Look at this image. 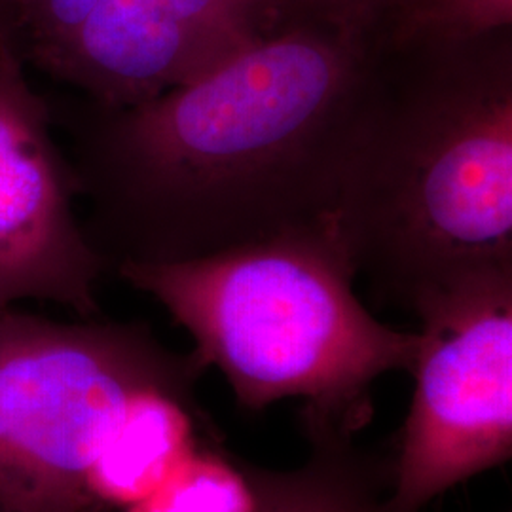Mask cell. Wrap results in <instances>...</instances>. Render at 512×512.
<instances>
[{
  "label": "cell",
  "mask_w": 512,
  "mask_h": 512,
  "mask_svg": "<svg viewBox=\"0 0 512 512\" xmlns=\"http://www.w3.org/2000/svg\"><path fill=\"white\" fill-rule=\"evenodd\" d=\"M370 50V35L291 10L253 48L143 103L48 97L107 270L215 255L332 215Z\"/></svg>",
  "instance_id": "cell-1"
},
{
  "label": "cell",
  "mask_w": 512,
  "mask_h": 512,
  "mask_svg": "<svg viewBox=\"0 0 512 512\" xmlns=\"http://www.w3.org/2000/svg\"><path fill=\"white\" fill-rule=\"evenodd\" d=\"M370 40L334 215L357 274L406 306L440 275L512 260V29Z\"/></svg>",
  "instance_id": "cell-2"
},
{
  "label": "cell",
  "mask_w": 512,
  "mask_h": 512,
  "mask_svg": "<svg viewBox=\"0 0 512 512\" xmlns=\"http://www.w3.org/2000/svg\"><path fill=\"white\" fill-rule=\"evenodd\" d=\"M183 327L194 359L215 366L239 406L304 401L306 435L353 437L372 385L410 370L418 332L393 329L353 291L357 266L336 215L215 255L114 268Z\"/></svg>",
  "instance_id": "cell-3"
},
{
  "label": "cell",
  "mask_w": 512,
  "mask_h": 512,
  "mask_svg": "<svg viewBox=\"0 0 512 512\" xmlns=\"http://www.w3.org/2000/svg\"><path fill=\"white\" fill-rule=\"evenodd\" d=\"M203 370L139 321L0 310V512H93L88 482L129 403Z\"/></svg>",
  "instance_id": "cell-4"
},
{
  "label": "cell",
  "mask_w": 512,
  "mask_h": 512,
  "mask_svg": "<svg viewBox=\"0 0 512 512\" xmlns=\"http://www.w3.org/2000/svg\"><path fill=\"white\" fill-rule=\"evenodd\" d=\"M414 395L389 461L391 507L421 512L512 452V260L440 275L410 294Z\"/></svg>",
  "instance_id": "cell-5"
},
{
  "label": "cell",
  "mask_w": 512,
  "mask_h": 512,
  "mask_svg": "<svg viewBox=\"0 0 512 512\" xmlns=\"http://www.w3.org/2000/svg\"><path fill=\"white\" fill-rule=\"evenodd\" d=\"M54 129L48 97L0 29V310L37 300L90 319L107 264L74 215L78 183Z\"/></svg>",
  "instance_id": "cell-6"
},
{
  "label": "cell",
  "mask_w": 512,
  "mask_h": 512,
  "mask_svg": "<svg viewBox=\"0 0 512 512\" xmlns=\"http://www.w3.org/2000/svg\"><path fill=\"white\" fill-rule=\"evenodd\" d=\"M287 0H101L37 71L105 107L186 86L277 31Z\"/></svg>",
  "instance_id": "cell-7"
},
{
  "label": "cell",
  "mask_w": 512,
  "mask_h": 512,
  "mask_svg": "<svg viewBox=\"0 0 512 512\" xmlns=\"http://www.w3.org/2000/svg\"><path fill=\"white\" fill-rule=\"evenodd\" d=\"M196 385L152 387L129 403L93 467V512H124L158 492L205 440L215 439Z\"/></svg>",
  "instance_id": "cell-8"
},
{
  "label": "cell",
  "mask_w": 512,
  "mask_h": 512,
  "mask_svg": "<svg viewBox=\"0 0 512 512\" xmlns=\"http://www.w3.org/2000/svg\"><path fill=\"white\" fill-rule=\"evenodd\" d=\"M308 439L310 458L296 469L272 471L247 463L253 512H395L389 463L355 448L353 437Z\"/></svg>",
  "instance_id": "cell-9"
},
{
  "label": "cell",
  "mask_w": 512,
  "mask_h": 512,
  "mask_svg": "<svg viewBox=\"0 0 512 512\" xmlns=\"http://www.w3.org/2000/svg\"><path fill=\"white\" fill-rule=\"evenodd\" d=\"M255 490L247 463L205 440L164 486L124 512H253Z\"/></svg>",
  "instance_id": "cell-10"
},
{
  "label": "cell",
  "mask_w": 512,
  "mask_h": 512,
  "mask_svg": "<svg viewBox=\"0 0 512 512\" xmlns=\"http://www.w3.org/2000/svg\"><path fill=\"white\" fill-rule=\"evenodd\" d=\"M512 29V0H393L370 37L389 44L459 42Z\"/></svg>",
  "instance_id": "cell-11"
},
{
  "label": "cell",
  "mask_w": 512,
  "mask_h": 512,
  "mask_svg": "<svg viewBox=\"0 0 512 512\" xmlns=\"http://www.w3.org/2000/svg\"><path fill=\"white\" fill-rule=\"evenodd\" d=\"M101 0H10L0 29L29 67L61 46Z\"/></svg>",
  "instance_id": "cell-12"
},
{
  "label": "cell",
  "mask_w": 512,
  "mask_h": 512,
  "mask_svg": "<svg viewBox=\"0 0 512 512\" xmlns=\"http://www.w3.org/2000/svg\"><path fill=\"white\" fill-rule=\"evenodd\" d=\"M393 0H287L289 8L308 18L370 35Z\"/></svg>",
  "instance_id": "cell-13"
},
{
  "label": "cell",
  "mask_w": 512,
  "mask_h": 512,
  "mask_svg": "<svg viewBox=\"0 0 512 512\" xmlns=\"http://www.w3.org/2000/svg\"><path fill=\"white\" fill-rule=\"evenodd\" d=\"M8 2H10V0H0V19H2L4 12H6V8H8Z\"/></svg>",
  "instance_id": "cell-14"
}]
</instances>
